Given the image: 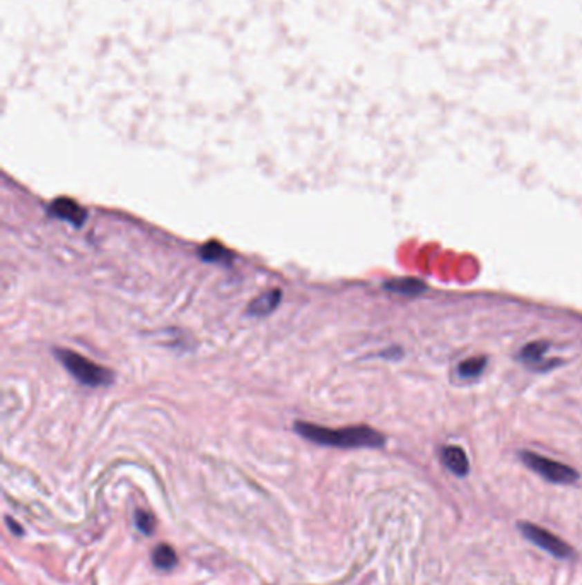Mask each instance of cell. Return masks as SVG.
<instances>
[{
  "instance_id": "obj_2",
  "label": "cell",
  "mask_w": 582,
  "mask_h": 585,
  "mask_svg": "<svg viewBox=\"0 0 582 585\" xmlns=\"http://www.w3.org/2000/svg\"><path fill=\"white\" fill-rule=\"evenodd\" d=\"M55 356L58 361L67 368V372L72 373L75 380L87 387H104L113 381V373L108 368L96 365L91 359L84 358L74 351L68 350H55Z\"/></svg>"
},
{
  "instance_id": "obj_1",
  "label": "cell",
  "mask_w": 582,
  "mask_h": 585,
  "mask_svg": "<svg viewBox=\"0 0 582 585\" xmlns=\"http://www.w3.org/2000/svg\"><path fill=\"white\" fill-rule=\"evenodd\" d=\"M301 437L312 443L337 449H377L384 445V437L370 426L325 428L319 424L297 421L294 424Z\"/></svg>"
},
{
  "instance_id": "obj_11",
  "label": "cell",
  "mask_w": 582,
  "mask_h": 585,
  "mask_svg": "<svg viewBox=\"0 0 582 585\" xmlns=\"http://www.w3.org/2000/svg\"><path fill=\"white\" fill-rule=\"evenodd\" d=\"M200 257H202V260H205V262L231 264L232 260L231 252L217 242H210L207 243V245H203L202 249H200Z\"/></svg>"
},
{
  "instance_id": "obj_7",
  "label": "cell",
  "mask_w": 582,
  "mask_h": 585,
  "mask_svg": "<svg viewBox=\"0 0 582 585\" xmlns=\"http://www.w3.org/2000/svg\"><path fill=\"white\" fill-rule=\"evenodd\" d=\"M280 300H282V293H280V289H274V291H267L265 294H260V296L254 298V300L250 303L248 314L254 315V317H263V315L272 314V312L279 307Z\"/></svg>"
},
{
  "instance_id": "obj_6",
  "label": "cell",
  "mask_w": 582,
  "mask_h": 585,
  "mask_svg": "<svg viewBox=\"0 0 582 585\" xmlns=\"http://www.w3.org/2000/svg\"><path fill=\"white\" fill-rule=\"evenodd\" d=\"M441 460L442 464L453 472L454 476L464 478L470 472V460H468L467 452L461 447L456 445H446L441 449Z\"/></svg>"
},
{
  "instance_id": "obj_3",
  "label": "cell",
  "mask_w": 582,
  "mask_h": 585,
  "mask_svg": "<svg viewBox=\"0 0 582 585\" xmlns=\"http://www.w3.org/2000/svg\"><path fill=\"white\" fill-rule=\"evenodd\" d=\"M519 456H521V460L531 471L540 474L547 481L555 483V485H572V483L579 479V472L576 469L558 462V460L548 459V457L529 452V450H523Z\"/></svg>"
},
{
  "instance_id": "obj_12",
  "label": "cell",
  "mask_w": 582,
  "mask_h": 585,
  "mask_svg": "<svg viewBox=\"0 0 582 585\" xmlns=\"http://www.w3.org/2000/svg\"><path fill=\"white\" fill-rule=\"evenodd\" d=\"M178 561V556L169 544H158L152 551V563L161 570H171Z\"/></svg>"
},
{
  "instance_id": "obj_4",
  "label": "cell",
  "mask_w": 582,
  "mask_h": 585,
  "mask_svg": "<svg viewBox=\"0 0 582 585\" xmlns=\"http://www.w3.org/2000/svg\"><path fill=\"white\" fill-rule=\"evenodd\" d=\"M519 530H521L523 536H525L527 541H531L534 546L547 551V553L555 556V558L569 559L576 555L569 543L560 539L558 536H555L554 532L547 530L545 527L531 524V522H521V524H519Z\"/></svg>"
},
{
  "instance_id": "obj_5",
  "label": "cell",
  "mask_w": 582,
  "mask_h": 585,
  "mask_svg": "<svg viewBox=\"0 0 582 585\" xmlns=\"http://www.w3.org/2000/svg\"><path fill=\"white\" fill-rule=\"evenodd\" d=\"M48 213L52 214V216L58 217V219L68 221V223H72L74 226H82V224L86 223V217H87V213L77 204V202L71 201V199H65V197L53 201L48 207Z\"/></svg>"
},
{
  "instance_id": "obj_9",
  "label": "cell",
  "mask_w": 582,
  "mask_h": 585,
  "mask_svg": "<svg viewBox=\"0 0 582 585\" xmlns=\"http://www.w3.org/2000/svg\"><path fill=\"white\" fill-rule=\"evenodd\" d=\"M388 291L395 294H403V296H417L425 289V285L418 279L405 278V279H393L384 285Z\"/></svg>"
},
{
  "instance_id": "obj_10",
  "label": "cell",
  "mask_w": 582,
  "mask_h": 585,
  "mask_svg": "<svg viewBox=\"0 0 582 585\" xmlns=\"http://www.w3.org/2000/svg\"><path fill=\"white\" fill-rule=\"evenodd\" d=\"M487 368V358L485 356H473L467 358L458 365V377L460 379H476L482 375L483 370Z\"/></svg>"
},
{
  "instance_id": "obj_8",
  "label": "cell",
  "mask_w": 582,
  "mask_h": 585,
  "mask_svg": "<svg viewBox=\"0 0 582 585\" xmlns=\"http://www.w3.org/2000/svg\"><path fill=\"white\" fill-rule=\"evenodd\" d=\"M548 351V343H543V341H534V343L526 344L523 348L521 352H519V358H521L523 363L526 365L534 366V368H543V363L547 361L545 359V354Z\"/></svg>"
},
{
  "instance_id": "obj_13",
  "label": "cell",
  "mask_w": 582,
  "mask_h": 585,
  "mask_svg": "<svg viewBox=\"0 0 582 585\" xmlns=\"http://www.w3.org/2000/svg\"><path fill=\"white\" fill-rule=\"evenodd\" d=\"M135 524H137V529L140 530L144 536H149V534L154 532V527H156V521L154 517H152L149 512L145 510H137L135 514Z\"/></svg>"
}]
</instances>
